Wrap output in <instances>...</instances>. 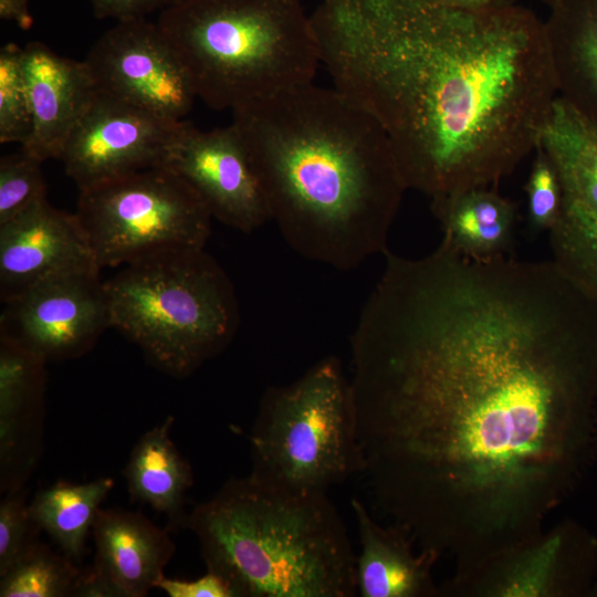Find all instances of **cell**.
I'll list each match as a JSON object with an SVG mask.
<instances>
[{"instance_id": "7a4b0ae2", "label": "cell", "mask_w": 597, "mask_h": 597, "mask_svg": "<svg viewBox=\"0 0 597 597\" xmlns=\"http://www.w3.org/2000/svg\"><path fill=\"white\" fill-rule=\"evenodd\" d=\"M331 76L379 121L407 188L431 198L512 172L557 96L544 22L517 6L408 2Z\"/></svg>"}, {"instance_id": "ac0fdd59", "label": "cell", "mask_w": 597, "mask_h": 597, "mask_svg": "<svg viewBox=\"0 0 597 597\" xmlns=\"http://www.w3.org/2000/svg\"><path fill=\"white\" fill-rule=\"evenodd\" d=\"M360 553L356 556V586L362 597H436L439 585L433 567L436 553L415 551V541L402 526L378 523L360 500H352Z\"/></svg>"}, {"instance_id": "7402d4cb", "label": "cell", "mask_w": 597, "mask_h": 597, "mask_svg": "<svg viewBox=\"0 0 597 597\" xmlns=\"http://www.w3.org/2000/svg\"><path fill=\"white\" fill-rule=\"evenodd\" d=\"M114 486L111 478L86 483L56 482L29 504L32 520L73 561L83 555L101 504Z\"/></svg>"}, {"instance_id": "44dd1931", "label": "cell", "mask_w": 597, "mask_h": 597, "mask_svg": "<svg viewBox=\"0 0 597 597\" xmlns=\"http://www.w3.org/2000/svg\"><path fill=\"white\" fill-rule=\"evenodd\" d=\"M174 419L168 417L145 432L129 455L125 478L134 501L166 515L170 530L187 525L185 495L192 485V471L170 438Z\"/></svg>"}, {"instance_id": "4dcf8cb0", "label": "cell", "mask_w": 597, "mask_h": 597, "mask_svg": "<svg viewBox=\"0 0 597 597\" xmlns=\"http://www.w3.org/2000/svg\"><path fill=\"white\" fill-rule=\"evenodd\" d=\"M93 13L98 19L118 21L146 19L156 10H165L177 0H88Z\"/></svg>"}, {"instance_id": "6da1fadb", "label": "cell", "mask_w": 597, "mask_h": 597, "mask_svg": "<svg viewBox=\"0 0 597 597\" xmlns=\"http://www.w3.org/2000/svg\"><path fill=\"white\" fill-rule=\"evenodd\" d=\"M376 504L463 570L543 528L597 454V302L553 262L387 251L350 336Z\"/></svg>"}, {"instance_id": "603a6c76", "label": "cell", "mask_w": 597, "mask_h": 597, "mask_svg": "<svg viewBox=\"0 0 597 597\" xmlns=\"http://www.w3.org/2000/svg\"><path fill=\"white\" fill-rule=\"evenodd\" d=\"M410 0H322L310 17L321 63L334 74L356 59L381 23Z\"/></svg>"}, {"instance_id": "83f0119b", "label": "cell", "mask_w": 597, "mask_h": 597, "mask_svg": "<svg viewBox=\"0 0 597 597\" xmlns=\"http://www.w3.org/2000/svg\"><path fill=\"white\" fill-rule=\"evenodd\" d=\"M535 158L525 185L527 221L534 232L551 231L559 219L563 191L556 168L537 143Z\"/></svg>"}, {"instance_id": "8fae6325", "label": "cell", "mask_w": 597, "mask_h": 597, "mask_svg": "<svg viewBox=\"0 0 597 597\" xmlns=\"http://www.w3.org/2000/svg\"><path fill=\"white\" fill-rule=\"evenodd\" d=\"M101 268L51 275L3 303L0 335L49 360L76 358L111 327Z\"/></svg>"}, {"instance_id": "9a60e30c", "label": "cell", "mask_w": 597, "mask_h": 597, "mask_svg": "<svg viewBox=\"0 0 597 597\" xmlns=\"http://www.w3.org/2000/svg\"><path fill=\"white\" fill-rule=\"evenodd\" d=\"M92 532L95 558L83 572L77 596H147L164 577L176 548L168 531L139 512L101 509Z\"/></svg>"}, {"instance_id": "cb8c5ba5", "label": "cell", "mask_w": 597, "mask_h": 597, "mask_svg": "<svg viewBox=\"0 0 597 597\" xmlns=\"http://www.w3.org/2000/svg\"><path fill=\"white\" fill-rule=\"evenodd\" d=\"M549 243L552 261L597 302V208L563 201Z\"/></svg>"}, {"instance_id": "d4e9b609", "label": "cell", "mask_w": 597, "mask_h": 597, "mask_svg": "<svg viewBox=\"0 0 597 597\" xmlns=\"http://www.w3.org/2000/svg\"><path fill=\"white\" fill-rule=\"evenodd\" d=\"M73 562L38 540L0 576V596H77L83 572Z\"/></svg>"}, {"instance_id": "484cf974", "label": "cell", "mask_w": 597, "mask_h": 597, "mask_svg": "<svg viewBox=\"0 0 597 597\" xmlns=\"http://www.w3.org/2000/svg\"><path fill=\"white\" fill-rule=\"evenodd\" d=\"M22 48L7 43L0 51V143L27 144L32 114L21 65Z\"/></svg>"}, {"instance_id": "f1b7e54d", "label": "cell", "mask_w": 597, "mask_h": 597, "mask_svg": "<svg viewBox=\"0 0 597 597\" xmlns=\"http://www.w3.org/2000/svg\"><path fill=\"white\" fill-rule=\"evenodd\" d=\"M24 488L6 493L0 503V576L38 541L41 531L25 503Z\"/></svg>"}, {"instance_id": "4fadbf2b", "label": "cell", "mask_w": 597, "mask_h": 597, "mask_svg": "<svg viewBox=\"0 0 597 597\" xmlns=\"http://www.w3.org/2000/svg\"><path fill=\"white\" fill-rule=\"evenodd\" d=\"M164 167L189 184L212 218L233 229L249 233L271 220L262 184L232 123L200 130L184 122Z\"/></svg>"}, {"instance_id": "4316f807", "label": "cell", "mask_w": 597, "mask_h": 597, "mask_svg": "<svg viewBox=\"0 0 597 597\" xmlns=\"http://www.w3.org/2000/svg\"><path fill=\"white\" fill-rule=\"evenodd\" d=\"M43 161L20 150L0 159V224L46 198Z\"/></svg>"}, {"instance_id": "e0dca14e", "label": "cell", "mask_w": 597, "mask_h": 597, "mask_svg": "<svg viewBox=\"0 0 597 597\" xmlns=\"http://www.w3.org/2000/svg\"><path fill=\"white\" fill-rule=\"evenodd\" d=\"M46 363L0 335V478L4 493L24 488L40 455Z\"/></svg>"}, {"instance_id": "277c9868", "label": "cell", "mask_w": 597, "mask_h": 597, "mask_svg": "<svg viewBox=\"0 0 597 597\" xmlns=\"http://www.w3.org/2000/svg\"><path fill=\"white\" fill-rule=\"evenodd\" d=\"M187 526L233 597H353L356 556L326 493L283 489L250 474L198 504Z\"/></svg>"}, {"instance_id": "836d02e7", "label": "cell", "mask_w": 597, "mask_h": 597, "mask_svg": "<svg viewBox=\"0 0 597 597\" xmlns=\"http://www.w3.org/2000/svg\"><path fill=\"white\" fill-rule=\"evenodd\" d=\"M541 1H543L547 6L552 7L557 0H541Z\"/></svg>"}, {"instance_id": "30bf717a", "label": "cell", "mask_w": 597, "mask_h": 597, "mask_svg": "<svg viewBox=\"0 0 597 597\" xmlns=\"http://www.w3.org/2000/svg\"><path fill=\"white\" fill-rule=\"evenodd\" d=\"M85 63L98 94L180 122L197 98L190 77L157 23L118 21L92 46Z\"/></svg>"}, {"instance_id": "7c38bea8", "label": "cell", "mask_w": 597, "mask_h": 597, "mask_svg": "<svg viewBox=\"0 0 597 597\" xmlns=\"http://www.w3.org/2000/svg\"><path fill=\"white\" fill-rule=\"evenodd\" d=\"M182 124L97 93L60 159L78 190H85L163 167Z\"/></svg>"}, {"instance_id": "5bb4252c", "label": "cell", "mask_w": 597, "mask_h": 597, "mask_svg": "<svg viewBox=\"0 0 597 597\" xmlns=\"http://www.w3.org/2000/svg\"><path fill=\"white\" fill-rule=\"evenodd\" d=\"M92 265L98 266L77 214L53 207L46 198L0 224L2 303L51 275Z\"/></svg>"}, {"instance_id": "8992f818", "label": "cell", "mask_w": 597, "mask_h": 597, "mask_svg": "<svg viewBox=\"0 0 597 597\" xmlns=\"http://www.w3.org/2000/svg\"><path fill=\"white\" fill-rule=\"evenodd\" d=\"M111 327L146 359L186 377L222 352L239 326L231 280L205 248L154 252L105 281Z\"/></svg>"}, {"instance_id": "5b68a950", "label": "cell", "mask_w": 597, "mask_h": 597, "mask_svg": "<svg viewBox=\"0 0 597 597\" xmlns=\"http://www.w3.org/2000/svg\"><path fill=\"white\" fill-rule=\"evenodd\" d=\"M157 24L217 111L313 82L321 63L301 0H177Z\"/></svg>"}, {"instance_id": "9c48e42d", "label": "cell", "mask_w": 597, "mask_h": 597, "mask_svg": "<svg viewBox=\"0 0 597 597\" xmlns=\"http://www.w3.org/2000/svg\"><path fill=\"white\" fill-rule=\"evenodd\" d=\"M597 537L563 519L439 585L444 597H583L597 593Z\"/></svg>"}, {"instance_id": "3957f363", "label": "cell", "mask_w": 597, "mask_h": 597, "mask_svg": "<svg viewBox=\"0 0 597 597\" xmlns=\"http://www.w3.org/2000/svg\"><path fill=\"white\" fill-rule=\"evenodd\" d=\"M232 124L297 254L347 271L387 251L408 188L365 106L310 82L233 108Z\"/></svg>"}, {"instance_id": "1f68e13d", "label": "cell", "mask_w": 597, "mask_h": 597, "mask_svg": "<svg viewBox=\"0 0 597 597\" xmlns=\"http://www.w3.org/2000/svg\"><path fill=\"white\" fill-rule=\"evenodd\" d=\"M0 18L24 31L31 29L34 22L28 0H0Z\"/></svg>"}, {"instance_id": "d6a6232c", "label": "cell", "mask_w": 597, "mask_h": 597, "mask_svg": "<svg viewBox=\"0 0 597 597\" xmlns=\"http://www.w3.org/2000/svg\"><path fill=\"white\" fill-rule=\"evenodd\" d=\"M440 4L464 11H488L515 6L517 0H438Z\"/></svg>"}, {"instance_id": "52a82bcc", "label": "cell", "mask_w": 597, "mask_h": 597, "mask_svg": "<svg viewBox=\"0 0 597 597\" xmlns=\"http://www.w3.org/2000/svg\"><path fill=\"white\" fill-rule=\"evenodd\" d=\"M251 474L295 492L327 493L364 472L350 380L328 356L284 386L269 387L250 436Z\"/></svg>"}, {"instance_id": "2e32d148", "label": "cell", "mask_w": 597, "mask_h": 597, "mask_svg": "<svg viewBox=\"0 0 597 597\" xmlns=\"http://www.w3.org/2000/svg\"><path fill=\"white\" fill-rule=\"evenodd\" d=\"M21 65L32 114V133L21 149L41 161L60 159L97 95L90 70L85 61L62 56L39 41L22 48Z\"/></svg>"}, {"instance_id": "ba28073f", "label": "cell", "mask_w": 597, "mask_h": 597, "mask_svg": "<svg viewBox=\"0 0 597 597\" xmlns=\"http://www.w3.org/2000/svg\"><path fill=\"white\" fill-rule=\"evenodd\" d=\"M75 213L101 269L163 250L205 248L211 233L203 201L164 166L81 190Z\"/></svg>"}, {"instance_id": "f546056e", "label": "cell", "mask_w": 597, "mask_h": 597, "mask_svg": "<svg viewBox=\"0 0 597 597\" xmlns=\"http://www.w3.org/2000/svg\"><path fill=\"white\" fill-rule=\"evenodd\" d=\"M156 588L169 597H233L228 584L211 572L195 580L170 579L161 577Z\"/></svg>"}, {"instance_id": "ffe728a7", "label": "cell", "mask_w": 597, "mask_h": 597, "mask_svg": "<svg viewBox=\"0 0 597 597\" xmlns=\"http://www.w3.org/2000/svg\"><path fill=\"white\" fill-rule=\"evenodd\" d=\"M431 210L440 223L441 247L471 259L505 256L513 244L514 203L488 187L432 197Z\"/></svg>"}, {"instance_id": "d6986e66", "label": "cell", "mask_w": 597, "mask_h": 597, "mask_svg": "<svg viewBox=\"0 0 597 597\" xmlns=\"http://www.w3.org/2000/svg\"><path fill=\"white\" fill-rule=\"evenodd\" d=\"M544 22L557 95L597 123V0H557Z\"/></svg>"}]
</instances>
